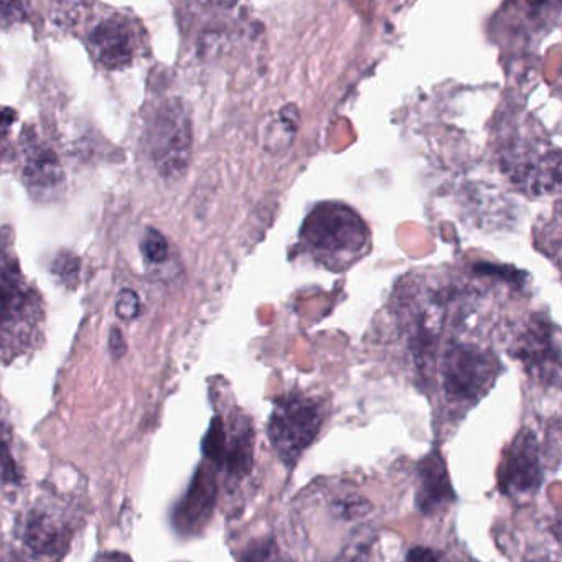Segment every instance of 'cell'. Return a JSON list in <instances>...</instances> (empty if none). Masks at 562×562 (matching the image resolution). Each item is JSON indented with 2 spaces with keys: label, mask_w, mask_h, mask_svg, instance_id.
Masks as SVG:
<instances>
[{
  "label": "cell",
  "mask_w": 562,
  "mask_h": 562,
  "mask_svg": "<svg viewBox=\"0 0 562 562\" xmlns=\"http://www.w3.org/2000/svg\"><path fill=\"white\" fill-rule=\"evenodd\" d=\"M302 241L324 266L338 269L367 249L370 232L355 210L328 202L312 210L302 228Z\"/></svg>",
  "instance_id": "obj_1"
},
{
  "label": "cell",
  "mask_w": 562,
  "mask_h": 562,
  "mask_svg": "<svg viewBox=\"0 0 562 562\" xmlns=\"http://www.w3.org/2000/svg\"><path fill=\"white\" fill-rule=\"evenodd\" d=\"M325 417V403L317 397L294 393L276 401L269 417L268 437L285 465L294 467L302 453L315 442Z\"/></svg>",
  "instance_id": "obj_2"
},
{
  "label": "cell",
  "mask_w": 562,
  "mask_h": 562,
  "mask_svg": "<svg viewBox=\"0 0 562 562\" xmlns=\"http://www.w3.org/2000/svg\"><path fill=\"white\" fill-rule=\"evenodd\" d=\"M498 373V358L480 345L453 341L443 351L440 381L449 403H479L492 390Z\"/></svg>",
  "instance_id": "obj_3"
},
{
  "label": "cell",
  "mask_w": 562,
  "mask_h": 562,
  "mask_svg": "<svg viewBox=\"0 0 562 562\" xmlns=\"http://www.w3.org/2000/svg\"><path fill=\"white\" fill-rule=\"evenodd\" d=\"M149 153L164 177L176 179L189 167L192 156V123L180 101L160 108L149 130Z\"/></svg>",
  "instance_id": "obj_4"
},
{
  "label": "cell",
  "mask_w": 562,
  "mask_h": 562,
  "mask_svg": "<svg viewBox=\"0 0 562 562\" xmlns=\"http://www.w3.org/2000/svg\"><path fill=\"white\" fill-rule=\"evenodd\" d=\"M203 456L213 469L222 470L232 479H243L252 469L255 430L246 416H236L226 423L215 417L203 439Z\"/></svg>",
  "instance_id": "obj_5"
},
{
  "label": "cell",
  "mask_w": 562,
  "mask_h": 562,
  "mask_svg": "<svg viewBox=\"0 0 562 562\" xmlns=\"http://www.w3.org/2000/svg\"><path fill=\"white\" fill-rule=\"evenodd\" d=\"M544 479L541 447L531 429H521L506 447L498 469V486L509 498L536 495Z\"/></svg>",
  "instance_id": "obj_6"
},
{
  "label": "cell",
  "mask_w": 562,
  "mask_h": 562,
  "mask_svg": "<svg viewBox=\"0 0 562 562\" xmlns=\"http://www.w3.org/2000/svg\"><path fill=\"white\" fill-rule=\"evenodd\" d=\"M8 233L9 229H0V338L41 311L37 295L25 282L12 252V236Z\"/></svg>",
  "instance_id": "obj_7"
},
{
  "label": "cell",
  "mask_w": 562,
  "mask_h": 562,
  "mask_svg": "<svg viewBox=\"0 0 562 562\" xmlns=\"http://www.w3.org/2000/svg\"><path fill=\"white\" fill-rule=\"evenodd\" d=\"M513 355L521 361L538 383L559 387L561 383V348L551 322L535 318L516 338Z\"/></svg>",
  "instance_id": "obj_8"
},
{
  "label": "cell",
  "mask_w": 562,
  "mask_h": 562,
  "mask_svg": "<svg viewBox=\"0 0 562 562\" xmlns=\"http://www.w3.org/2000/svg\"><path fill=\"white\" fill-rule=\"evenodd\" d=\"M139 25L126 15H111L91 32L90 48L108 70L130 67L139 52Z\"/></svg>",
  "instance_id": "obj_9"
},
{
  "label": "cell",
  "mask_w": 562,
  "mask_h": 562,
  "mask_svg": "<svg viewBox=\"0 0 562 562\" xmlns=\"http://www.w3.org/2000/svg\"><path fill=\"white\" fill-rule=\"evenodd\" d=\"M409 317V345L417 367L426 371L432 367L442 328L443 308L439 297L432 292L416 295L407 302Z\"/></svg>",
  "instance_id": "obj_10"
},
{
  "label": "cell",
  "mask_w": 562,
  "mask_h": 562,
  "mask_svg": "<svg viewBox=\"0 0 562 562\" xmlns=\"http://www.w3.org/2000/svg\"><path fill=\"white\" fill-rule=\"evenodd\" d=\"M22 544L29 554L38 561L58 562L67 552L71 541V529L47 509L29 513L22 526Z\"/></svg>",
  "instance_id": "obj_11"
},
{
  "label": "cell",
  "mask_w": 562,
  "mask_h": 562,
  "mask_svg": "<svg viewBox=\"0 0 562 562\" xmlns=\"http://www.w3.org/2000/svg\"><path fill=\"white\" fill-rule=\"evenodd\" d=\"M216 493H218V486H216L215 472L213 467L206 463L196 470L186 496L177 505L173 513V525L177 531L182 535H195L202 531L215 508Z\"/></svg>",
  "instance_id": "obj_12"
},
{
  "label": "cell",
  "mask_w": 562,
  "mask_h": 562,
  "mask_svg": "<svg viewBox=\"0 0 562 562\" xmlns=\"http://www.w3.org/2000/svg\"><path fill=\"white\" fill-rule=\"evenodd\" d=\"M24 180L32 195L44 200L54 199L65 182L57 154L32 133L25 134Z\"/></svg>",
  "instance_id": "obj_13"
},
{
  "label": "cell",
  "mask_w": 562,
  "mask_h": 562,
  "mask_svg": "<svg viewBox=\"0 0 562 562\" xmlns=\"http://www.w3.org/2000/svg\"><path fill=\"white\" fill-rule=\"evenodd\" d=\"M456 502L446 460L439 450H430L417 463L416 505L426 515L443 512Z\"/></svg>",
  "instance_id": "obj_14"
},
{
  "label": "cell",
  "mask_w": 562,
  "mask_h": 562,
  "mask_svg": "<svg viewBox=\"0 0 562 562\" xmlns=\"http://www.w3.org/2000/svg\"><path fill=\"white\" fill-rule=\"evenodd\" d=\"M512 179L536 195L551 193L559 187V150L518 154L512 160Z\"/></svg>",
  "instance_id": "obj_15"
},
{
  "label": "cell",
  "mask_w": 562,
  "mask_h": 562,
  "mask_svg": "<svg viewBox=\"0 0 562 562\" xmlns=\"http://www.w3.org/2000/svg\"><path fill=\"white\" fill-rule=\"evenodd\" d=\"M327 509L338 521L355 522L364 521L373 512V505L353 490H338L330 493Z\"/></svg>",
  "instance_id": "obj_16"
},
{
  "label": "cell",
  "mask_w": 562,
  "mask_h": 562,
  "mask_svg": "<svg viewBox=\"0 0 562 562\" xmlns=\"http://www.w3.org/2000/svg\"><path fill=\"white\" fill-rule=\"evenodd\" d=\"M238 562H294L272 538L255 539L243 549Z\"/></svg>",
  "instance_id": "obj_17"
},
{
  "label": "cell",
  "mask_w": 562,
  "mask_h": 562,
  "mask_svg": "<svg viewBox=\"0 0 562 562\" xmlns=\"http://www.w3.org/2000/svg\"><path fill=\"white\" fill-rule=\"evenodd\" d=\"M140 249H143L144 256L156 265L166 261L169 256V243H167L166 236L157 229H147L146 236L140 243Z\"/></svg>",
  "instance_id": "obj_18"
},
{
  "label": "cell",
  "mask_w": 562,
  "mask_h": 562,
  "mask_svg": "<svg viewBox=\"0 0 562 562\" xmlns=\"http://www.w3.org/2000/svg\"><path fill=\"white\" fill-rule=\"evenodd\" d=\"M54 272L65 285L75 284L80 276V261L71 252H64L54 262Z\"/></svg>",
  "instance_id": "obj_19"
},
{
  "label": "cell",
  "mask_w": 562,
  "mask_h": 562,
  "mask_svg": "<svg viewBox=\"0 0 562 562\" xmlns=\"http://www.w3.org/2000/svg\"><path fill=\"white\" fill-rule=\"evenodd\" d=\"M0 476L9 483H21V472L4 434H0Z\"/></svg>",
  "instance_id": "obj_20"
},
{
  "label": "cell",
  "mask_w": 562,
  "mask_h": 562,
  "mask_svg": "<svg viewBox=\"0 0 562 562\" xmlns=\"http://www.w3.org/2000/svg\"><path fill=\"white\" fill-rule=\"evenodd\" d=\"M116 314L124 321H133L140 314V301L136 292L124 289L117 297Z\"/></svg>",
  "instance_id": "obj_21"
},
{
  "label": "cell",
  "mask_w": 562,
  "mask_h": 562,
  "mask_svg": "<svg viewBox=\"0 0 562 562\" xmlns=\"http://www.w3.org/2000/svg\"><path fill=\"white\" fill-rule=\"evenodd\" d=\"M15 120H18V113L12 108L0 106V164H2L5 149H8L9 134H11Z\"/></svg>",
  "instance_id": "obj_22"
},
{
  "label": "cell",
  "mask_w": 562,
  "mask_h": 562,
  "mask_svg": "<svg viewBox=\"0 0 562 562\" xmlns=\"http://www.w3.org/2000/svg\"><path fill=\"white\" fill-rule=\"evenodd\" d=\"M24 4H0V19L4 21L18 22L24 18Z\"/></svg>",
  "instance_id": "obj_23"
},
{
  "label": "cell",
  "mask_w": 562,
  "mask_h": 562,
  "mask_svg": "<svg viewBox=\"0 0 562 562\" xmlns=\"http://www.w3.org/2000/svg\"><path fill=\"white\" fill-rule=\"evenodd\" d=\"M110 347L111 351H113V355L116 358H120L121 355H124V351H126V345H124L123 334H121V331L117 330V328H114V330L111 331Z\"/></svg>",
  "instance_id": "obj_24"
},
{
  "label": "cell",
  "mask_w": 562,
  "mask_h": 562,
  "mask_svg": "<svg viewBox=\"0 0 562 562\" xmlns=\"http://www.w3.org/2000/svg\"><path fill=\"white\" fill-rule=\"evenodd\" d=\"M94 562H133V559L123 552H104Z\"/></svg>",
  "instance_id": "obj_25"
},
{
  "label": "cell",
  "mask_w": 562,
  "mask_h": 562,
  "mask_svg": "<svg viewBox=\"0 0 562 562\" xmlns=\"http://www.w3.org/2000/svg\"><path fill=\"white\" fill-rule=\"evenodd\" d=\"M525 562H561L558 554H538L526 559Z\"/></svg>",
  "instance_id": "obj_26"
},
{
  "label": "cell",
  "mask_w": 562,
  "mask_h": 562,
  "mask_svg": "<svg viewBox=\"0 0 562 562\" xmlns=\"http://www.w3.org/2000/svg\"><path fill=\"white\" fill-rule=\"evenodd\" d=\"M440 562H457V561H452V559L442 558V561H440Z\"/></svg>",
  "instance_id": "obj_27"
}]
</instances>
